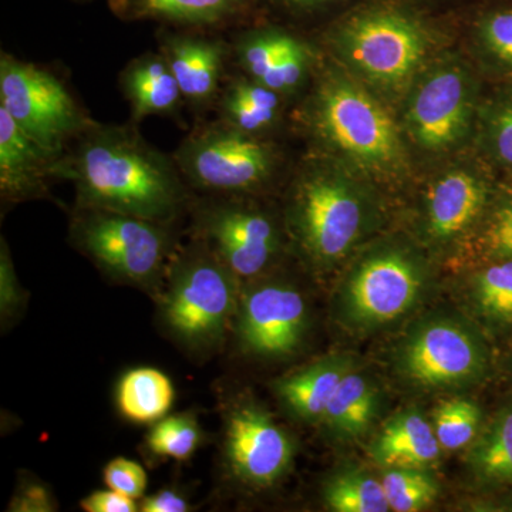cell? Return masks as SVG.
<instances>
[{"label": "cell", "mask_w": 512, "mask_h": 512, "mask_svg": "<svg viewBox=\"0 0 512 512\" xmlns=\"http://www.w3.org/2000/svg\"><path fill=\"white\" fill-rule=\"evenodd\" d=\"M55 510L56 504L52 494L40 484H28L20 488L9 507V511L18 512H50Z\"/></svg>", "instance_id": "cell-37"}, {"label": "cell", "mask_w": 512, "mask_h": 512, "mask_svg": "<svg viewBox=\"0 0 512 512\" xmlns=\"http://www.w3.org/2000/svg\"><path fill=\"white\" fill-rule=\"evenodd\" d=\"M382 484L390 511H421L433 504L439 495L436 480L420 468H389Z\"/></svg>", "instance_id": "cell-28"}, {"label": "cell", "mask_w": 512, "mask_h": 512, "mask_svg": "<svg viewBox=\"0 0 512 512\" xmlns=\"http://www.w3.org/2000/svg\"><path fill=\"white\" fill-rule=\"evenodd\" d=\"M185 183L195 194L251 195L274 180L278 148L214 117L194 121L173 153Z\"/></svg>", "instance_id": "cell-3"}, {"label": "cell", "mask_w": 512, "mask_h": 512, "mask_svg": "<svg viewBox=\"0 0 512 512\" xmlns=\"http://www.w3.org/2000/svg\"><path fill=\"white\" fill-rule=\"evenodd\" d=\"M476 298L488 318L512 322V261L490 266L478 275Z\"/></svg>", "instance_id": "cell-31"}, {"label": "cell", "mask_w": 512, "mask_h": 512, "mask_svg": "<svg viewBox=\"0 0 512 512\" xmlns=\"http://www.w3.org/2000/svg\"><path fill=\"white\" fill-rule=\"evenodd\" d=\"M483 184L466 171L441 177L429 198V227L439 239L453 238L468 227L483 208Z\"/></svg>", "instance_id": "cell-23"}, {"label": "cell", "mask_w": 512, "mask_h": 512, "mask_svg": "<svg viewBox=\"0 0 512 512\" xmlns=\"http://www.w3.org/2000/svg\"><path fill=\"white\" fill-rule=\"evenodd\" d=\"M252 0H107L121 22L231 32L247 19Z\"/></svg>", "instance_id": "cell-18"}, {"label": "cell", "mask_w": 512, "mask_h": 512, "mask_svg": "<svg viewBox=\"0 0 512 512\" xmlns=\"http://www.w3.org/2000/svg\"><path fill=\"white\" fill-rule=\"evenodd\" d=\"M238 336L248 352L285 356L305 335L308 309L301 293L285 284L254 286L238 301Z\"/></svg>", "instance_id": "cell-14"}, {"label": "cell", "mask_w": 512, "mask_h": 512, "mask_svg": "<svg viewBox=\"0 0 512 512\" xmlns=\"http://www.w3.org/2000/svg\"><path fill=\"white\" fill-rule=\"evenodd\" d=\"M171 225L121 212L76 207L70 239L111 278L147 286L160 279L173 255Z\"/></svg>", "instance_id": "cell-6"}, {"label": "cell", "mask_w": 512, "mask_h": 512, "mask_svg": "<svg viewBox=\"0 0 512 512\" xmlns=\"http://www.w3.org/2000/svg\"><path fill=\"white\" fill-rule=\"evenodd\" d=\"M483 37L488 49L512 66V10L494 13L485 20Z\"/></svg>", "instance_id": "cell-34"}, {"label": "cell", "mask_w": 512, "mask_h": 512, "mask_svg": "<svg viewBox=\"0 0 512 512\" xmlns=\"http://www.w3.org/2000/svg\"><path fill=\"white\" fill-rule=\"evenodd\" d=\"M157 50L165 57L194 121L210 119L231 70L228 33L158 26Z\"/></svg>", "instance_id": "cell-12"}, {"label": "cell", "mask_w": 512, "mask_h": 512, "mask_svg": "<svg viewBox=\"0 0 512 512\" xmlns=\"http://www.w3.org/2000/svg\"><path fill=\"white\" fill-rule=\"evenodd\" d=\"M377 410V392L363 373L350 369L339 383L322 421L338 436H359L366 431Z\"/></svg>", "instance_id": "cell-25"}, {"label": "cell", "mask_w": 512, "mask_h": 512, "mask_svg": "<svg viewBox=\"0 0 512 512\" xmlns=\"http://www.w3.org/2000/svg\"><path fill=\"white\" fill-rule=\"evenodd\" d=\"M423 289V269L416 259L399 249H384L353 269L340 291L339 312L355 328H379L406 315Z\"/></svg>", "instance_id": "cell-9"}, {"label": "cell", "mask_w": 512, "mask_h": 512, "mask_svg": "<svg viewBox=\"0 0 512 512\" xmlns=\"http://www.w3.org/2000/svg\"><path fill=\"white\" fill-rule=\"evenodd\" d=\"M433 429L444 450L456 451L476 439L481 424V412L471 400L450 399L437 407Z\"/></svg>", "instance_id": "cell-29"}, {"label": "cell", "mask_w": 512, "mask_h": 512, "mask_svg": "<svg viewBox=\"0 0 512 512\" xmlns=\"http://www.w3.org/2000/svg\"><path fill=\"white\" fill-rule=\"evenodd\" d=\"M491 137L498 156L512 165V100L507 101L495 114Z\"/></svg>", "instance_id": "cell-38"}, {"label": "cell", "mask_w": 512, "mask_h": 512, "mask_svg": "<svg viewBox=\"0 0 512 512\" xmlns=\"http://www.w3.org/2000/svg\"><path fill=\"white\" fill-rule=\"evenodd\" d=\"M339 43L357 69L383 84L409 79L426 52V36L419 23L392 9L357 16L342 29Z\"/></svg>", "instance_id": "cell-11"}, {"label": "cell", "mask_w": 512, "mask_h": 512, "mask_svg": "<svg viewBox=\"0 0 512 512\" xmlns=\"http://www.w3.org/2000/svg\"><path fill=\"white\" fill-rule=\"evenodd\" d=\"M487 363L480 336L463 320L439 316L421 322L399 352L403 375L421 387H458L476 382Z\"/></svg>", "instance_id": "cell-10"}, {"label": "cell", "mask_w": 512, "mask_h": 512, "mask_svg": "<svg viewBox=\"0 0 512 512\" xmlns=\"http://www.w3.org/2000/svg\"><path fill=\"white\" fill-rule=\"evenodd\" d=\"M23 305V291L20 288L18 275L8 247V242L2 238L0 244V313H2V325H6L10 319L15 318Z\"/></svg>", "instance_id": "cell-33"}, {"label": "cell", "mask_w": 512, "mask_h": 512, "mask_svg": "<svg viewBox=\"0 0 512 512\" xmlns=\"http://www.w3.org/2000/svg\"><path fill=\"white\" fill-rule=\"evenodd\" d=\"M173 383L161 370L138 367L123 377L117 389V404L126 419L138 424L157 423L173 407Z\"/></svg>", "instance_id": "cell-24"}, {"label": "cell", "mask_w": 512, "mask_h": 512, "mask_svg": "<svg viewBox=\"0 0 512 512\" xmlns=\"http://www.w3.org/2000/svg\"><path fill=\"white\" fill-rule=\"evenodd\" d=\"M237 279L195 238L175 258L163 301V316L171 332L192 346H211L221 340L237 313Z\"/></svg>", "instance_id": "cell-7"}, {"label": "cell", "mask_w": 512, "mask_h": 512, "mask_svg": "<svg viewBox=\"0 0 512 512\" xmlns=\"http://www.w3.org/2000/svg\"><path fill=\"white\" fill-rule=\"evenodd\" d=\"M329 510L336 512L390 511L383 484L359 470H346L330 478L323 488Z\"/></svg>", "instance_id": "cell-27"}, {"label": "cell", "mask_w": 512, "mask_h": 512, "mask_svg": "<svg viewBox=\"0 0 512 512\" xmlns=\"http://www.w3.org/2000/svg\"><path fill=\"white\" fill-rule=\"evenodd\" d=\"M470 92L466 76L457 69L430 74L409 107V123L414 138L426 148L439 150L456 143L467 127Z\"/></svg>", "instance_id": "cell-16"}, {"label": "cell", "mask_w": 512, "mask_h": 512, "mask_svg": "<svg viewBox=\"0 0 512 512\" xmlns=\"http://www.w3.org/2000/svg\"><path fill=\"white\" fill-rule=\"evenodd\" d=\"M485 244L494 254L512 258V201L491 221L485 234Z\"/></svg>", "instance_id": "cell-35"}, {"label": "cell", "mask_w": 512, "mask_h": 512, "mask_svg": "<svg viewBox=\"0 0 512 512\" xmlns=\"http://www.w3.org/2000/svg\"><path fill=\"white\" fill-rule=\"evenodd\" d=\"M350 369L348 356H330L276 380L275 392L286 409L299 420L322 421L339 383Z\"/></svg>", "instance_id": "cell-21"}, {"label": "cell", "mask_w": 512, "mask_h": 512, "mask_svg": "<svg viewBox=\"0 0 512 512\" xmlns=\"http://www.w3.org/2000/svg\"><path fill=\"white\" fill-rule=\"evenodd\" d=\"M82 508L86 512H136L138 505L136 498L128 497L119 491H94L89 497L82 500Z\"/></svg>", "instance_id": "cell-36"}, {"label": "cell", "mask_w": 512, "mask_h": 512, "mask_svg": "<svg viewBox=\"0 0 512 512\" xmlns=\"http://www.w3.org/2000/svg\"><path fill=\"white\" fill-rule=\"evenodd\" d=\"M285 100L281 93L231 67L212 116L242 133L266 137L281 121Z\"/></svg>", "instance_id": "cell-20"}, {"label": "cell", "mask_w": 512, "mask_h": 512, "mask_svg": "<svg viewBox=\"0 0 512 512\" xmlns=\"http://www.w3.org/2000/svg\"><path fill=\"white\" fill-rule=\"evenodd\" d=\"M313 138L376 173L402 167L403 146L390 114L348 77L320 76L302 114Z\"/></svg>", "instance_id": "cell-2"}, {"label": "cell", "mask_w": 512, "mask_h": 512, "mask_svg": "<svg viewBox=\"0 0 512 512\" xmlns=\"http://www.w3.org/2000/svg\"><path fill=\"white\" fill-rule=\"evenodd\" d=\"M138 127L94 121L57 158L53 178L74 185L76 207L173 224L190 208L194 191L173 154L148 143Z\"/></svg>", "instance_id": "cell-1"}, {"label": "cell", "mask_w": 512, "mask_h": 512, "mask_svg": "<svg viewBox=\"0 0 512 512\" xmlns=\"http://www.w3.org/2000/svg\"><path fill=\"white\" fill-rule=\"evenodd\" d=\"M0 107L56 158L96 121L59 73L5 50L0 53Z\"/></svg>", "instance_id": "cell-4"}, {"label": "cell", "mask_w": 512, "mask_h": 512, "mask_svg": "<svg viewBox=\"0 0 512 512\" xmlns=\"http://www.w3.org/2000/svg\"><path fill=\"white\" fill-rule=\"evenodd\" d=\"M319 161H309L293 181L288 222L303 254L330 265L348 254L366 220L362 198L345 178Z\"/></svg>", "instance_id": "cell-5"}, {"label": "cell", "mask_w": 512, "mask_h": 512, "mask_svg": "<svg viewBox=\"0 0 512 512\" xmlns=\"http://www.w3.org/2000/svg\"><path fill=\"white\" fill-rule=\"evenodd\" d=\"M188 510H190V504L183 495L168 488L148 495L140 504V511L143 512H187Z\"/></svg>", "instance_id": "cell-39"}, {"label": "cell", "mask_w": 512, "mask_h": 512, "mask_svg": "<svg viewBox=\"0 0 512 512\" xmlns=\"http://www.w3.org/2000/svg\"><path fill=\"white\" fill-rule=\"evenodd\" d=\"M232 67L269 89L289 96L301 90L312 67L309 46L298 36L275 28L231 30Z\"/></svg>", "instance_id": "cell-15"}, {"label": "cell", "mask_w": 512, "mask_h": 512, "mask_svg": "<svg viewBox=\"0 0 512 512\" xmlns=\"http://www.w3.org/2000/svg\"><path fill=\"white\" fill-rule=\"evenodd\" d=\"M225 453L234 476L264 488L284 477L293 458L291 437L264 410L241 403L228 413Z\"/></svg>", "instance_id": "cell-13"}, {"label": "cell", "mask_w": 512, "mask_h": 512, "mask_svg": "<svg viewBox=\"0 0 512 512\" xmlns=\"http://www.w3.org/2000/svg\"><path fill=\"white\" fill-rule=\"evenodd\" d=\"M440 448L426 417L419 410H406L384 424L370 450L380 466L421 468L439 458Z\"/></svg>", "instance_id": "cell-22"}, {"label": "cell", "mask_w": 512, "mask_h": 512, "mask_svg": "<svg viewBox=\"0 0 512 512\" xmlns=\"http://www.w3.org/2000/svg\"><path fill=\"white\" fill-rule=\"evenodd\" d=\"M57 158L37 144L0 107V195L8 204L50 198Z\"/></svg>", "instance_id": "cell-17"}, {"label": "cell", "mask_w": 512, "mask_h": 512, "mask_svg": "<svg viewBox=\"0 0 512 512\" xmlns=\"http://www.w3.org/2000/svg\"><path fill=\"white\" fill-rule=\"evenodd\" d=\"M202 439L200 424L188 414L164 417L154 424L147 446L158 457L185 461L197 451Z\"/></svg>", "instance_id": "cell-30"}, {"label": "cell", "mask_w": 512, "mask_h": 512, "mask_svg": "<svg viewBox=\"0 0 512 512\" xmlns=\"http://www.w3.org/2000/svg\"><path fill=\"white\" fill-rule=\"evenodd\" d=\"M104 484L131 498L143 497L147 488V474L136 461L119 457L111 460L103 471Z\"/></svg>", "instance_id": "cell-32"}, {"label": "cell", "mask_w": 512, "mask_h": 512, "mask_svg": "<svg viewBox=\"0 0 512 512\" xmlns=\"http://www.w3.org/2000/svg\"><path fill=\"white\" fill-rule=\"evenodd\" d=\"M74 3H92L94 0H72Z\"/></svg>", "instance_id": "cell-41"}, {"label": "cell", "mask_w": 512, "mask_h": 512, "mask_svg": "<svg viewBox=\"0 0 512 512\" xmlns=\"http://www.w3.org/2000/svg\"><path fill=\"white\" fill-rule=\"evenodd\" d=\"M249 195H192L194 237L238 279L264 272L279 249V232L266 212L245 202Z\"/></svg>", "instance_id": "cell-8"}, {"label": "cell", "mask_w": 512, "mask_h": 512, "mask_svg": "<svg viewBox=\"0 0 512 512\" xmlns=\"http://www.w3.org/2000/svg\"><path fill=\"white\" fill-rule=\"evenodd\" d=\"M279 2L291 9L308 10L323 5V3L332 2V0H279Z\"/></svg>", "instance_id": "cell-40"}, {"label": "cell", "mask_w": 512, "mask_h": 512, "mask_svg": "<svg viewBox=\"0 0 512 512\" xmlns=\"http://www.w3.org/2000/svg\"><path fill=\"white\" fill-rule=\"evenodd\" d=\"M468 460L484 480L512 481V407L498 414L471 450Z\"/></svg>", "instance_id": "cell-26"}, {"label": "cell", "mask_w": 512, "mask_h": 512, "mask_svg": "<svg viewBox=\"0 0 512 512\" xmlns=\"http://www.w3.org/2000/svg\"><path fill=\"white\" fill-rule=\"evenodd\" d=\"M119 89L130 109V123L140 126L158 116L184 124L187 110L180 84L160 50L128 60L119 73Z\"/></svg>", "instance_id": "cell-19"}]
</instances>
